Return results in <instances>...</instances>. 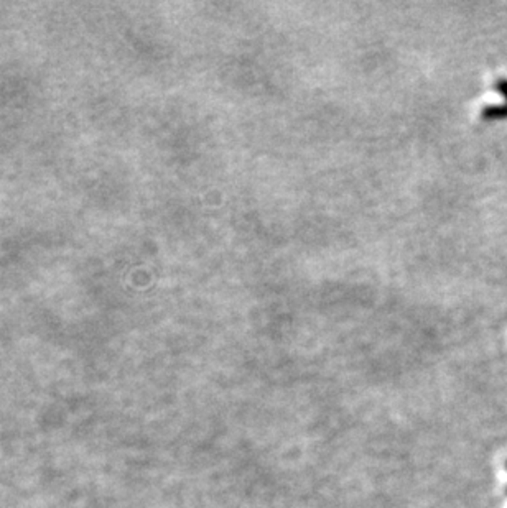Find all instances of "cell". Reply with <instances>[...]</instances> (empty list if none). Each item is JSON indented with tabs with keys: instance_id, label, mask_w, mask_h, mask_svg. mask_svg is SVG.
Masks as SVG:
<instances>
[{
	"instance_id": "cell-1",
	"label": "cell",
	"mask_w": 507,
	"mask_h": 508,
	"mask_svg": "<svg viewBox=\"0 0 507 508\" xmlns=\"http://www.w3.org/2000/svg\"><path fill=\"white\" fill-rule=\"evenodd\" d=\"M481 115L484 119H506L507 117V103L498 104V105H486Z\"/></svg>"
},
{
	"instance_id": "cell-2",
	"label": "cell",
	"mask_w": 507,
	"mask_h": 508,
	"mask_svg": "<svg viewBox=\"0 0 507 508\" xmlns=\"http://www.w3.org/2000/svg\"><path fill=\"white\" fill-rule=\"evenodd\" d=\"M496 89H498L499 93L504 95V99L507 103V78H499L498 81H496Z\"/></svg>"
},
{
	"instance_id": "cell-3",
	"label": "cell",
	"mask_w": 507,
	"mask_h": 508,
	"mask_svg": "<svg viewBox=\"0 0 507 508\" xmlns=\"http://www.w3.org/2000/svg\"><path fill=\"white\" fill-rule=\"evenodd\" d=\"M506 467H507V461H506Z\"/></svg>"
},
{
	"instance_id": "cell-4",
	"label": "cell",
	"mask_w": 507,
	"mask_h": 508,
	"mask_svg": "<svg viewBox=\"0 0 507 508\" xmlns=\"http://www.w3.org/2000/svg\"><path fill=\"white\" fill-rule=\"evenodd\" d=\"M506 492H507V489H506Z\"/></svg>"
}]
</instances>
